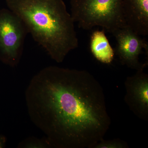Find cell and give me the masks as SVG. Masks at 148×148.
I'll return each instance as SVG.
<instances>
[{
  "instance_id": "6da1fadb",
  "label": "cell",
  "mask_w": 148,
  "mask_h": 148,
  "mask_svg": "<svg viewBox=\"0 0 148 148\" xmlns=\"http://www.w3.org/2000/svg\"><path fill=\"white\" fill-rule=\"evenodd\" d=\"M25 99L52 148H94L110 126L103 87L85 70L45 67L30 81Z\"/></svg>"
},
{
  "instance_id": "7a4b0ae2",
  "label": "cell",
  "mask_w": 148,
  "mask_h": 148,
  "mask_svg": "<svg viewBox=\"0 0 148 148\" xmlns=\"http://www.w3.org/2000/svg\"><path fill=\"white\" fill-rule=\"evenodd\" d=\"M9 9L26 25L35 41L51 59L62 63L78 47L73 20L64 0H5Z\"/></svg>"
},
{
  "instance_id": "3957f363",
  "label": "cell",
  "mask_w": 148,
  "mask_h": 148,
  "mask_svg": "<svg viewBox=\"0 0 148 148\" xmlns=\"http://www.w3.org/2000/svg\"><path fill=\"white\" fill-rule=\"evenodd\" d=\"M70 4L73 20L84 30L98 26L112 34L127 27L122 0H71Z\"/></svg>"
},
{
  "instance_id": "277c9868",
  "label": "cell",
  "mask_w": 148,
  "mask_h": 148,
  "mask_svg": "<svg viewBox=\"0 0 148 148\" xmlns=\"http://www.w3.org/2000/svg\"><path fill=\"white\" fill-rule=\"evenodd\" d=\"M29 34L26 25L9 9H0V61L14 68L20 62L24 41Z\"/></svg>"
},
{
  "instance_id": "5b68a950",
  "label": "cell",
  "mask_w": 148,
  "mask_h": 148,
  "mask_svg": "<svg viewBox=\"0 0 148 148\" xmlns=\"http://www.w3.org/2000/svg\"><path fill=\"white\" fill-rule=\"evenodd\" d=\"M115 38V52L122 65L136 71L143 70L147 64H142L139 56L143 49L148 53V42L128 27L118 29L112 34Z\"/></svg>"
},
{
  "instance_id": "8992f818",
  "label": "cell",
  "mask_w": 148,
  "mask_h": 148,
  "mask_svg": "<svg viewBox=\"0 0 148 148\" xmlns=\"http://www.w3.org/2000/svg\"><path fill=\"white\" fill-rule=\"evenodd\" d=\"M124 101L138 118L148 121V75L144 69L127 77L125 82Z\"/></svg>"
},
{
  "instance_id": "52a82bcc",
  "label": "cell",
  "mask_w": 148,
  "mask_h": 148,
  "mask_svg": "<svg viewBox=\"0 0 148 148\" xmlns=\"http://www.w3.org/2000/svg\"><path fill=\"white\" fill-rule=\"evenodd\" d=\"M127 27L140 36L148 35V0H122Z\"/></svg>"
},
{
  "instance_id": "ba28073f",
  "label": "cell",
  "mask_w": 148,
  "mask_h": 148,
  "mask_svg": "<svg viewBox=\"0 0 148 148\" xmlns=\"http://www.w3.org/2000/svg\"><path fill=\"white\" fill-rule=\"evenodd\" d=\"M90 51L98 61L103 64H111L114 57L115 51L111 46L104 30L94 31L90 37Z\"/></svg>"
},
{
  "instance_id": "9c48e42d",
  "label": "cell",
  "mask_w": 148,
  "mask_h": 148,
  "mask_svg": "<svg viewBox=\"0 0 148 148\" xmlns=\"http://www.w3.org/2000/svg\"><path fill=\"white\" fill-rule=\"evenodd\" d=\"M18 148H52L47 138L39 139L35 137H29L19 143Z\"/></svg>"
},
{
  "instance_id": "30bf717a",
  "label": "cell",
  "mask_w": 148,
  "mask_h": 148,
  "mask_svg": "<svg viewBox=\"0 0 148 148\" xmlns=\"http://www.w3.org/2000/svg\"><path fill=\"white\" fill-rule=\"evenodd\" d=\"M127 143L123 140L116 139L112 140L102 139L95 146L94 148H127Z\"/></svg>"
},
{
  "instance_id": "8fae6325",
  "label": "cell",
  "mask_w": 148,
  "mask_h": 148,
  "mask_svg": "<svg viewBox=\"0 0 148 148\" xmlns=\"http://www.w3.org/2000/svg\"><path fill=\"white\" fill-rule=\"evenodd\" d=\"M6 138L3 135H0V148H5L6 144Z\"/></svg>"
}]
</instances>
